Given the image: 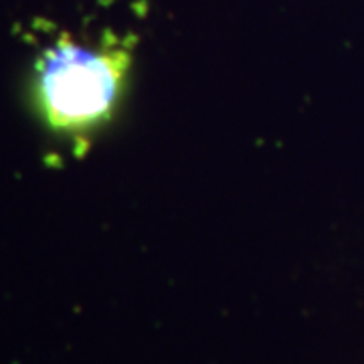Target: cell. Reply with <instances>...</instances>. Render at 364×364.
<instances>
[{"label":"cell","instance_id":"obj_1","mask_svg":"<svg viewBox=\"0 0 364 364\" xmlns=\"http://www.w3.org/2000/svg\"><path fill=\"white\" fill-rule=\"evenodd\" d=\"M130 67L132 51L119 41L87 47L61 35L37 61V109L53 132L87 136L112 119Z\"/></svg>","mask_w":364,"mask_h":364}]
</instances>
